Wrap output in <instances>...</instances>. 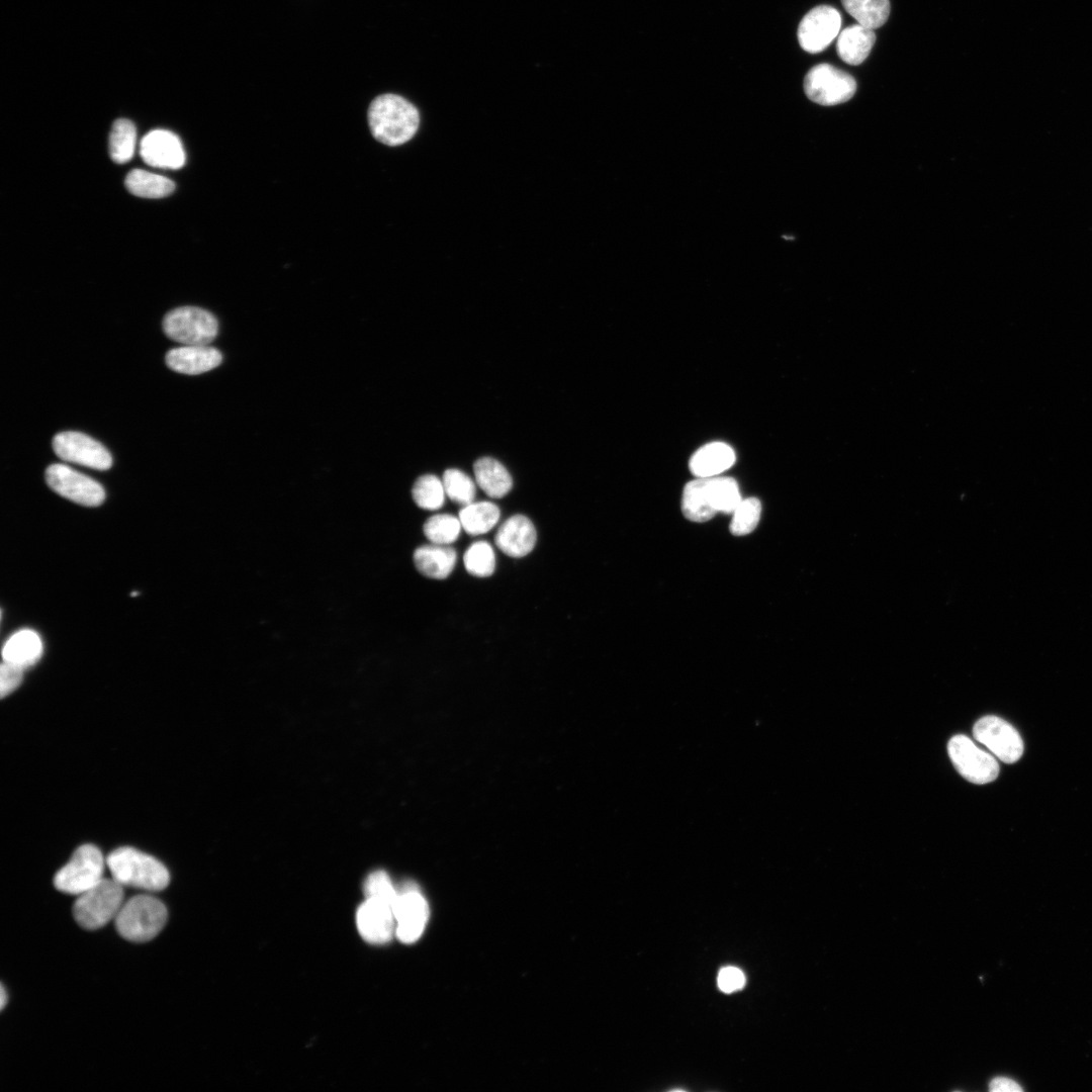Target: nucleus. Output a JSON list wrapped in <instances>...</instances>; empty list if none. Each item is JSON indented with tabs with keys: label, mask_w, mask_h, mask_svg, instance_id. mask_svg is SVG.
I'll return each mask as SVG.
<instances>
[{
	"label": "nucleus",
	"mask_w": 1092,
	"mask_h": 1092,
	"mask_svg": "<svg viewBox=\"0 0 1092 1092\" xmlns=\"http://www.w3.org/2000/svg\"><path fill=\"white\" fill-rule=\"evenodd\" d=\"M368 123L377 141L387 146H399L416 134L420 114L417 107L403 97L382 94L370 103Z\"/></svg>",
	"instance_id": "1"
},
{
	"label": "nucleus",
	"mask_w": 1092,
	"mask_h": 1092,
	"mask_svg": "<svg viewBox=\"0 0 1092 1092\" xmlns=\"http://www.w3.org/2000/svg\"><path fill=\"white\" fill-rule=\"evenodd\" d=\"M106 866L111 878L122 886L157 892L165 889L170 881L169 872L161 861L129 846L109 853Z\"/></svg>",
	"instance_id": "2"
},
{
	"label": "nucleus",
	"mask_w": 1092,
	"mask_h": 1092,
	"mask_svg": "<svg viewBox=\"0 0 1092 1092\" xmlns=\"http://www.w3.org/2000/svg\"><path fill=\"white\" fill-rule=\"evenodd\" d=\"M167 916V909L159 899L141 894L123 903L114 921L123 938L145 942L153 939L162 930Z\"/></svg>",
	"instance_id": "3"
},
{
	"label": "nucleus",
	"mask_w": 1092,
	"mask_h": 1092,
	"mask_svg": "<svg viewBox=\"0 0 1092 1092\" xmlns=\"http://www.w3.org/2000/svg\"><path fill=\"white\" fill-rule=\"evenodd\" d=\"M123 903V886L113 878H103L94 887L78 895L73 914L80 926L94 930L115 919Z\"/></svg>",
	"instance_id": "4"
},
{
	"label": "nucleus",
	"mask_w": 1092,
	"mask_h": 1092,
	"mask_svg": "<svg viewBox=\"0 0 1092 1092\" xmlns=\"http://www.w3.org/2000/svg\"><path fill=\"white\" fill-rule=\"evenodd\" d=\"M106 860L98 847L84 844L54 878L55 887L64 893L80 895L103 879Z\"/></svg>",
	"instance_id": "5"
},
{
	"label": "nucleus",
	"mask_w": 1092,
	"mask_h": 1092,
	"mask_svg": "<svg viewBox=\"0 0 1092 1092\" xmlns=\"http://www.w3.org/2000/svg\"><path fill=\"white\" fill-rule=\"evenodd\" d=\"M168 338L183 345H209L218 333V323L209 311L197 306L170 310L163 320Z\"/></svg>",
	"instance_id": "6"
},
{
	"label": "nucleus",
	"mask_w": 1092,
	"mask_h": 1092,
	"mask_svg": "<svg viewBox=\"0 0 1092 1092\" xmlns=\"http://www.w3.org/2000/svg\"><path fill=\"white\" fill-rule=\"evenodd\" d=\"M395 936L403 943H413L423 934L429 920V905L419 886L405 882L397 888L393 905Z\"/></svg>",
	"instance_id": "7"
},
{
	"label": "nucleus",
	"mask_w": 1092,
	"mask_h": 1092,
	"mask_svg": "<svg viewBox=\"0 0 1092 1092\" xmlns=\"http://www.w3.org/2000/svg\"><path fill=\"white\" fill-rule=\"evenodd\" d=\"M856 90L855 80L829 64L813 67L805 76L807 97L820 105H836L849 100Z\"/></svg>",
	"instance_id": "8"
},
{
	"label": "nucleus",
	"mask_w": 1092,
	"mask_h": 1092,
	"mask_svg": "<svg viewBox=\"0 0 1092 1092\" xmlns=\"http://www.w3.org/2000/svg\"><path fill=\"white\" fill-rule=\"evenodd\" d=\"M947 751L957 770L969 782L983 785L995 781L998 777L997 760L979 748L968 736L960 734L951 737Z\"/></svg>",
	"instance_id": "9"
},
{
	"label": "nucleus",
	"mask_w": 1092,
	"mask_h": 1092,
	"mask_svg": "<svg viewBox=\"0 0 1092 1092\" xmlns=\"http://www.w3.org/2000/svg\"><path fill=\"white\" fill-rule=\"evenodd\" d=\"M48 485L58 494L85 507H97L105 498L101 484L65 464H52L46 470Z\"/></svg>",
	"instance_id": "10"
},
{
	"label": "nucleus",
	"mask_w": 1092,
	"mask_h": 1092,
	"mask_svg": "<svg viewBox=\"0 0 1092 1092\" xmlns=\"http://www.w3.org/2000/svg\"><path fill=\"white\" fill-rule=\"evenodd\" d=\"M56 455L67 462L106 470L112 465L109 451L95 439L75 431L61 432L53 439Z\"/></svg>",
	"instance_id": "11"
},
{
	"label": "nucleus",
	"mask_w": 1092,
	"mask_h": 1092,
	"mask_svg": "<svg viewBox=\"0 0 1092 1092\" xmlns=\"http://www.w3.org/2000/svg\"><path fill=\"white\" fill-rule=\"evenodd\" d=\"M973 735L1005 763L1017 761L1023 753V741L1019 733L997 716L989 715L979 719L974 725Z\"/></svg>",
	"instance_id": "12"
},
{
	"label": "nucleus",
	"mask_w": 1092,
	"mask_h": 1092,
	"mask_svg": "<svg viewBox=\"0 0 1092 1092\" xmlns=\"http://www.w3.org/2000/svg\"><path fill=\"white\" fill-rule=\"evenodd\" d=\"M841 16L832 6L821 5L810 10L798 27L801 48L811 54L826 49L839 33Z\"/></svg>",
	"instance_id": "13"
},
{
	"label": "nucleus",
	"mask_w": 1092,
	"mask_h": 1092,
	"mask_svg": "<svg viewBox=\"0 0 1092 1092\" xmlns=\"http://www.w3.org/2000/svg\"><path fill=\"white\" fill-rule=\"evenodd\" d=\"M361 937L372 944H384L395 934L393 904L366 898L356 913Z\"/></svg>",
	"instance_id": "14"
},
{
	"label": "nucleus",
	"mask_w": 1092,
	"mask_h": 1092,
	"mask_svg": "<svg viewBox=\"0 0 1092 1092\" xmlns=\"http://www.w3.org/2000/svg\"><path fill=\"white\" fill-rule=\"evenodd\" d=\"M140 154L150 166L179 169L185 164V152L180 139L172 131L154 129L141 141Z\"/></svg>",
	"instance_id": "15"
},
{
	"label": "nucleus",
	"mask_w": 1092,
	"mask_h": 1092,
	"mask_svg": "<svg viewBox=\"0 0 1092 1092\" xmlns=\"http://www.w3.org/2000/svg\"><path fill=\"white\" fill-rule=\"evenodd\" d=\"M537 532L531 520L524 515L507 519L496 531L494 543L506 555L521 558L535 547Z\"/></svg>",
	"instance_id": "16"
},
{
	"label": "nucleus",
	"mask_w": 1092,
	"mask_h": 1092,
	"mask_svg": "<svg viewBox=\"0 0 1092 1092\" xmlns=\"http://www.w3.org/2000/svg\"><path fill=\"white\" fill-rule=\"evenodd\" d=\"M165 360L170 369L195 375L217 367L222 356L217 349L208 345H184L168 351Z\"/></svg>",
	"instance_id": "17"
},
{
	"label": "nucleus",
	"mask_w": 1092,
	"mask_h": 1092,
	"mask_svg": "<svg viewBox=\"0 0 1092 1092\" xmlns=\"http://www.w3.org/2000/svg\"><path fill=\"white\" fill-rule=\"evenodd\" d=\"M735 462L734 450L726 443L712 442L697 450L690 459V469L702 478L718 476Z\"/></svg>",
	"instance_id": "18"
},
{
	"label": "nucleus",
	"mask_w": 1092,
	"mask_h": 1092,
	"mask_svg": "<svg viewBox=\"0 0 1092 1092\" xmlns=\"http://www.w3.org/2000/svg\"><path fill=\"white\" fill-rule=\"evenodd\" d=\"M456 560L455 549L447 545H423L414 552V563L419 572L434 579L448 577L455 567Z\"/></svg>",
	"instance_id": "19"
},
{
	"label": "nucleus",
	"mask_w": 1092,
	"mask_h": 1092,
	"mask_svg": "<svg viewBox=\"0 0 1092 1092\" xmlns=\"http://www.w3.org/2000/svg\"><path fill=\"white\" fill-rule=\"evenodd\" d=\"M42 654V641L39 635L30 629L15 632L2 648L3 661L23 669L36 663Z\"/></svg>",
	"instance_id": "20"
},
{
	"label": "nucleus",
	"mask_w": 1092,
	"mask_h": 1092,
	"mask_svg": "<svg viewBox=\"0 0 1092 1092\" xmlns=\"http://www.w3.org/2000/svg\"><path fill=\"white\" fill-rule=\"evenodd\" d=\"M876 35L874 29L860 24H853L839 32L836 50L839 58L849 64L858 65L869 56Z\"/></svg>",
	"instance_id": "21"
},
{
	"label": "nucleus",
	"mask_w": 1092,
	"mask_h": 1092,
	"mask_svg": "<svg viewBox=\"0 0 1092 1092\" xmlns=\"http://www.w3.org/2000/svg\"><path fill=\"white\" fill-rule=\"evenodd\" d=\"M477 485L490 497L500 498L508 494L513 479L507 468L491 457H482L473 465Z\"/></svg>",
	"instance_id": "22"
},
{
	"label": "nucleus",
	"mask_w": 1092,
	"mask_h": 1092,
	"mask_svg": "<svg viewBox=\"0 0 1092 1092\" xmlns=\"http://www.w3.org/2000/svg\"><path fill=\"white\" fill-rule=\"evenodd\" d=\"M681 510L688 520L698 523L707 522L717 514L706 478L699 477L686 484L681 497Z\"/></svg>",
	"instance_id": "23"
},
{
	"label": "nucleus",
	"mask_w": 1092,
	"mask_h": 1092,
	"mask_svg": "<svg viewBox=\"0 0 1092 1092\" xmlns=\"http://www.w3.org/2000/svg\"><path fill=\"white\" fill-rule=\"evenodd\" d=\"M500 511L490 502H473L459 512L462 529L471 536L485 534L498 522Z\"/></svg>",
	"instance_id": "24"
},
{
	"label": "nucleus",
	"mask_w": 1092,
	"mask_h": 1092,
	"mask_svg": "<svg viewBox=\"0 0 1092 1092\" xmlns=\"http://www.w3.org/2000/svg\"><path fill=\"white\" fill-rule=\"evenodd\" d=\"M127 190L144 198H161L171 194L175 183L167 177L143 169H133L125 177Z\"/></svg>",
	"instance_id": "25"
},
{
	"label": "nucleus",
	"mask_w": 1092,
	"mask_h": 1092,
	"mask_svg": "<svg viewBox=\"0 0 1092 1092\" xmlns=\"http://www.w3.org/2000/svg\"><path fill=\"white\" fill-rule=\"evenodd\" d=\"M844 9L858 24L871 29L882 26L890 13L889 0H841Z\"/></svg>",
	"instance_id": "26"
},
{
	"label": "nucleus",
	"mask_w": 1092,
	"mask_h": 1092,
	"mask_svg": "<svg viewBox=\"0 0 1092 1092\" xmlns=\"http://www.w3.org/2000/svg\"><path fill=\"white\" fill-rule=\"evenodd\" d=\"M136 129L134 124L125 118L114 121L109 134V154L111 159L118 164L129 161L135 150Z\"/></svg>",
	"instance_id": "27"
},
{
	"label": "nucleus",
	"mask_w": 1092,
	"mask_h": 1092,
	"mask_svg": "<svg viewBox=\"0 0 1092 1092\" xmlns=\"http://www.w3.org/2000/svg\"><path fill=\"white\" fill-rule=\"evenodd\" d=\"M712 503L718 512L732 514L742 500L737 482L731 477H706Z\"/></svg>",
	"instance_id": "28"
},
{
	"label": "nucleus",
	"mask_w": 1092,
	"mask_h": 1092,
	"mask_svg": "<svg viewBox=\"0 0 1092 1092\" xmlns=\"http://www.w3.org/2000/svg\"><path fill=\"white\" fill-rule=\"evenodd\" d=\"M412 495L419 508L435 511L443 507L446 493L442 479L433 474H425L416 480Z\"/></svg>",
	"instance_id": "29"
},
{
	"label": "nucleus",
	"mask_w": 1092,
	"mask_h": 1092,
	"mask_svg": "<svg viewBox=\"0 0 1092 1092\" xmlns=\"http://www.w3.org/2000/svg\"><path fill=\"white\" fill-rule=\"evenodd\" d=\"M461 528L458 517L449 514H438L430 517L425 522L423 531L427 539L433 544L449 545L458 539Z\"/></svg>",
	"instance_id": "30"
},
{
	"label": "nucleus",
	"mask_w": 1092,
	"mask_h": 1092,
	"mask_svg": "<svg viewBox=\"0 0 1092 1092\" xmlns=\"http://www.w3.org/2000/svg\"><path fill=\"white\" fill-rule=\"evenodd\" d=\"M463 562L466 570L477 577L490 576L495 568V555L486 541L472 543L464 553Z\"/></svg>",
	"instance_id": "31"
},
{
	"label": "nucleus",
	"mask_w": 1092,
	"mask_h": 1092,
	"mask_svg": "<svg viewBox=\"0 0 1092 1092\" xmlns=\"http://www.w3.org/2000/svg\"><path fill=\"white\" fill-rule=\"evenodd\" d=\"M446 495L460 506L474 502L476 487L473 480L463 471L450 468L442 477Z\"/></svg>",
	"instance_id": "32"
},
{
	"label": "nucleus",
	"mask_w": 1092,
	"mask_h": 1092,
	"mask_svg": "<svg viewBox=\"0 0 1092 1092\" xmlns=\"http://www.w3.org/2000/svg\"><path fill=\"white\" fill-rule=\"evenodd\" d=\"M732 514L730 532L736 536L749 534L759 522L760 502L755 497L742 499Z\"/></svg>",
	"instance_id": "33"
},
{
	"label": "nucleus",
	"mask_w": 1092,
	"mask_h": 1092,
	"mask_svg": "<svg viewBox=\"0 0 1092 1092\" xmlns=\"http://www.w3.org/2000/svg\"><path fill=\"white\" fill-rule=\"evenodd\" d=\"M364 895L366 898L385 901L394 905L397 897V888L392 884L388 874L378 870L372 872L364 882Z\"/></svg>",
	"instance_id": "34"
},
{
	"label": "nucleus",
	"mask_w": 1092,
	"mask_h": 1092,
	"mask_svg": "<svg viewBox=\"0 0 1092 1092\" xmlns=\"http://www.w3.org/2000/svg\"><path fill=\"white\" fill-rule=\"evenodd\" d=\"M23 668L3 661L0 668V695L2 698L12 693L21 682Z\"/></svg>",
	"instance_id": "35"
},
{
	"label": "nucleus",
	"mask_w": 1092,
	"mask_h": 1092,
	"mask_svg": "<svg viewBox=\"0 0 1092 1092\" xmlns=\"http://www.w3.org/2000/svg\"><path fill=\"white\" fill-rule=\"evenodd\" d=\"M745 984V976L736 967L723 968L718 975V986L721 991L731 993L741 989Z\"/></svg>",
	"instance_id": "36"
},
{
	"label": "nucleus",
	"mask_w": 1092,
	"mask_h": 1092,
	"mask_svg": "<svg viewBox=\"0 0 1092 1092\" xmlns=\"http://www.w3.org/2000/svg\"><path fill=\"white\" fill-rule=\"evenodd\" d=\"M989 1090L991 1092H1022L1023 1089L1010 1078L995 1077L990 1081Z\"/></svg>",
	"instance_id": "37"
},
{
	"label": "nucleus",
	"mask_w": 1092,
	"mask_h": 1092,
	"mask_svg": "<svg viewBox=\"0 0 1092 1092\" xmlns=\"http://www.w3.org/2000/svg\"><path fill=\"white\" fill-rule=\"evenodd\" d=\"M6 1002H7V994H6L4 986L2 985L1 986V994H0V1007H1V1009H3L5 1007Z\"/></svg>",
	"instance_id": "38"
}]
</instances>
